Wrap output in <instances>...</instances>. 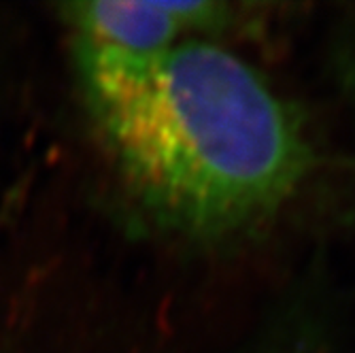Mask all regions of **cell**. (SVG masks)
<instances>
[{"mask_svg":"<svg viewBox=\"0 0 355 353\" xmlns=\"http://www.w3.org/2000/svg\"><path fill=\"white\" fill-rule=\"evenodd\" d=\"M83 81L125 177L185 234L217 239L251 226L306 171L294 111L223 47L185 41Z\"/></svg>","mask_w":355,"mask_h":353,"instance_id":"cell-1","label":"cell"},{"mask_svg":"<svg viewBox=\"0 0 355 353\" xmlns=\"http://www.w3.org/2000/svg\"><path fill=\"white\" fill-rule=\"evenodd\" d=\"M81 73L145 64L185 30L168 3H79L69 7Z\"/></svg>","mask_w":355,"mask_h":353,"instance_id":"cell-2","label":"cell"}]
</instances>
